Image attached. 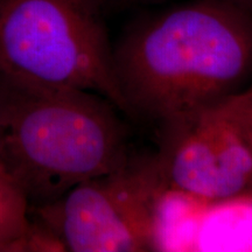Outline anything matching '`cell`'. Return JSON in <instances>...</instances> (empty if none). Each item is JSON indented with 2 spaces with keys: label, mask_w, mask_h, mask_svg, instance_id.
I'll return each instance as SVG.
<instances>
[{
  "label": "cell",
  "mask_w": 252,
  "mask_h": 252,
  "mask_svg": "<svg viewBox=\"0 0 252 252\" xmlns=\"http://www.w3.org/2000/svg\"><path fill=\"white\" fill-rule=\"evenodd\" d=\"M220 1L226 2V4L234 5L236 7H239L244 11L251 12L252 13V0H220Z\"/></svg>",
  "instance_id": "9"
},
{
  "label": "cell",
  "mask_w": 252,
  "mask_h": 252,
  "mask_svg": "<svg viewBox=\"0 0 252 252\" xmlns=\"http://www.w3.org/2000/svg\"><path fill=\"white\" fill-rule=\"evenodd\" d=\"M31 220V206L0 169V252H20Z\"/></svg>",
  "instance_id": "6"
},
{
  "label": "cell",
  "mask_w": 252,
  "mask_h": 252,
  "mask_svg": "<svg viewBox=\"0 0 252 252\" xmlns=\"http://www.w3.org/2000/svg\"><path fill=\"white\" fill-rule=\"evenodd\" d=\"M243 104H244V117L247 127L252 145V84L243 91Z\"/></svg>",
  "instance_id": "8"
},
{
  "label": "cell",
  "mask_w": 252,
  "mask_h": 252,
  "mask_svg": "<svg viewBox=\"0 0 252 252\" xmlns=\"http://www.w3.org/2000/svg\"><path fill=\"white\" fill-rule=\"evenodd\" d=\"M159 128L156 159L167 190L208 202L252 194V145L243 91Z\"/></svg>",
  "instance_id": "5"
},
{
  "label": "cell",
  "mask_w": 252,
  "mask_h": 252,
  "mask_svg": "<svg viewBox=\"0 0 252 252\" xmlns=\"http://www.w3.org/2000/svg\"><path fill=\"white\" fill-rule=\"evenodd\" d=\"M105 5L106 11L109 8H128L135 7V6H145V5H154L159 2L165 1V0H103Z\"/></svg>",
  "instance_id": "7"
},
{
  "label": "cell",
  "mask_w": 252,
  "mask_h": 252,
  "mask_svg": "<svg viewBox=\"0 0 252 252\" xmlns=\"http://www.w3.org/2000/svg\"><path fill=\"white\" fill-rule=\"evenodd\" d=\"M156 156L131 157L31 214L70 252H135L157 247L158 207L166 193Z\"/></svg>",
  "instance_id": "4"
},
{
  "label": "cell",
  "mask_w": 252,
  "mask_h": 252,
  "mask_svg": "<svg viewBox=\"0 0 252 252\" xmlns=\"http://www.w3.org/2000/svg\"><path fill=\"white\" fill-rule=\"evenodd\" d=\"M119 110L90 91L18 83L0 75V169L31 207L124 165Z\"/></svg>",
  "instance_id": "2"
},
{
  "label": "cell",
  "mask_w": 252,
  "mask_h": 252,
  "mask_svg": "<svg viewBox=\"0 0 252 252\" xmlns=\"http://www.w3.org/2000/svg\"><path fill=\"white\" fill-rule=\"evenodd\" d=\"M103 0H0V75L90 91L127 115Z\"/></svg>",
  "instance_id": "3"
},
{
  "label": "cell",
  "mask_w": 252,
  "mask_h": 252,
  "mask_svg": "<svg viewBox=\"0 0 252 252\" xmlns=\"http://www.w3.org/2000/svg\"><path fill=\"white\" fill-rule=\"evenodd\" d=\"M127 115L161 126L252 84V13L191 0L135 18L113 45Z\"/></svg>",
  "instance_id": "1"
}]
</instances>
